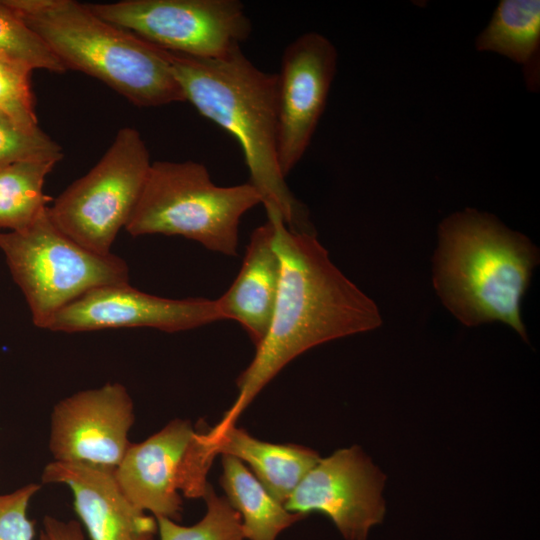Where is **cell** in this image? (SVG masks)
Masks as SVG:
<instances>
[{
	"label": "cell",
	"mask_w": 540,
	"mask_h": 540,
	"mask_svg": "<svg viewBox=\"0 0 540 540\" xmlns=\"http://www.w3.org/2000/svg\"><path fill=\"white\" fill-rule=\"evenodd\" d=\"M220 483L231 506L239 513L247 540H275L286 528L304 518L274 498L239 459L222 455Z\"/></svg>",
	"instance_id": "17"
},
{
	"label": "cell",
	"mask_w": 540,
	"mask_h": 540,
	"mask_svg": "<svg viewBox=\"0 0 540 540\" xmlns=\"http://www.w3.org/2000/svg\"><path fill=\"white\" fill-rule=\"evenodd\" d=\"M42 531L48 540H84L81 525L75 520L63 521L46 515Z\"/></svg>",
	"instance_id": "25"
},
{
	"label": "cell",
	"mask_w": 540,
	"mask_h": 540,
	"mask_svg": "<svg viewBox=\"0 0 540 540\" xmlns=\"http://www.w3.org/2000/svg\"><path fill=\"white\" fill-rule=\"evenodd\" d=\"M168 53L185 101L239 143L262 204L274 205L290 229L315 232L278 165L277 74L260 70L240 47L219 58Z\"/></svg>",
	"instance_id": "2"
},
{
	"label": "cell",
	"mask_w": 540,
	"mask_h": 540,
	"mask_svg": "<svg viewBox=\"0 0 540 540\" xmlns=\"http://www.w3.org/2000/svg\"><path fill=\"white\" fill-rule=\"evenodd\" d=\"M274 227L280 284L267 334L237 379L238 396L217 424L235 423L257 394L305 351L381 325L375 302L331 261L316 232L290 229L279 210L264 205Z\"/></svg>",
	"instance_id": "1"
},
{
	"label": "cell",
	"mask_w": 540,
	"mask_h": 540,
	"mask_svg": "<svg viewBox=\"0 0 540 540\" xmlns=\"http://www.w3.org/2000/svg\"><path fill=\"white\" fill-rule=\"evenodd\" d=\"M56 160H25L0 168V229L29 226L52 199L44 191Z\"/></svg>",
	"instance_id": "19"
},
{
	"label": "cell",
	"mask_w": 540,
	"mask_h": 540,
	"mask_svg": "<svg viewBox=\"0 0 540 540\" xmlns=\"http://www.w3.org/2000/svg\"><path fill=\"white\" fill-rule=\"evenodd\" d=\"M31 72L25 65L0 58V113L27 130L39 128Z\"/></svg>",
	"instance_id": "23"
},
{
	"label": "cell",
	"mask_w": 540,
	"mask_h": 540,
	"mask_svg": "<svg viewBox=\"0 0 540 540\" xmlns=\"http://www.w3.org/2000/svg\"><path fill=\"white\" fill-rule=\"evenodd\" d=\"M206 513L192 526H182L166 517H157L160 540H245L239 513L227 498L218 496L209 484L203 496Z\"/></svg>",
	"instance_id": "20"
},
{
	"label": "cell",
	"mask_w": 540,
	"mask_h": 540,
	"mask_svg": "<svg viewBox=\"0 0 540 540\" xmlns=\"http://www.w3.org/2000/svg\"><path fill=\"white\" fill-rule=\"evenodd\" d=\"M438 240L433 283L446 308L466 326L500 321L527 341L521 302L538 262L529 239L466 209L440 224Z\"/></svg>",
	"instance_id": "3"
},
{
	"label": "cell",
	"mask_w": 540,
	"mask_h": 540,
	"mask_svg": "<svg viewBox=\"0 0 540 540\" xmlns=\"http://www.w3.org/2000/svg\"><path fill=\"white\" fill-rule=\"evenodd\" d=\"M220 320L224 317L217 299H170L126 283L89 290L55 313L44 329L76 333L146 327L175 333Z\"/></svg>",
	"instance_id": "13"
},
{
	"label": "cell",
	"mask_w": 540,
	"mask_h": 540,
	"mask_svg": "<svg viewBox=\"0 0 540 540\" xmlns=\"http://www.w3.org/2000/svg\"><path fill=\"white\" fill-rule=\"evenodd\" d=\"M64 64L111 87L132 104L185 101L168 51L97 16L73 0H5Z\"/></svg>",
	"instance_id": "4"
},
{
	"label": "cell",
	"mask_w": 540,
	"mask_h": 540,
	"mask_svg": "<svg viewBox=\"0 0 540 540\" xmlns=\"http://www.w3.org/2000/svg\"><path fill=\"white\" fill-rule=\"evenodd\" d=\"M214 457L205 431L175 419L144 441L131 443L114 475L135 506L175 521L183 510L180 492L203 498Z\"/></svg>",
	"instance_id": "9"
},
{
	"label": "cell",
	"mask_w": 540,
	"mask_h": 540,
	"mask_svg": "<svg viewBox=\"0 0 540 540\" xmlns=\"http://www.w3.org/2000/svg\"><path fill=\"white\" fill-rule=\"evenodd\" d=\"M0 250L39 328L89 290L129 283L124 259L76 243L52 222L48 207L26 228L0 232Z\"/></svg>",
	"instance_id": "6"
},
{
	"label": "cell",
	"mask_w": 540,
	"mask_h": 540,
	"mask_svg": "<svg viewBox=\"0 0 540 540\" xmlns=\"http://www.w3.org/2000/svg\"><path fill=\"white\" fill-rule=\"evenodd\" d=\"M87 6L154 46L194 57H223L252 30L238 0H123Z\"/></svg>",
	"instance_id": "8"
},
{
	"label": "cell",
	"mask_w": 540,
	"mask_h": 540,
	"mask_svg": "<svg viewBox=\"0 0 540 540\" xmlns=\"http://www.w3.org/2000/svg\"><path fill=\"white\" fill-rule=\"evenodd\" d=\"M262 203L248 181L216 185L202 163L152 162L136 207L125 227L133 237L181 236L226 256H236L243 215Z\"/></svg>",
	"instance_id": "5"
},
{
	"label": "cell",
	"mask_w": 540,
	"mask_h": 540,
	"mask_svg": "<svg viewBox=\"0 0 540 540\" xmlns=\"http://www.w3.org/2000/svg\"><path fill=\"white\" fill-rule=\"evenodd\" d=\"M63 158L62 147L40 128L27 130L0 113V168L25 160Z\"/></svg>",
	"instance_id": "22"
},
{
	"label": "cell",
	"mask_w": 540,
	"mask_h": 540,
	"mask_svg": "<svg viewBox=\"0 0 540 540\" xmlns=\"http://www.w3.org/2000/svg\"><path fill=\"white\" fill-rule=\"evenodd\" d=\"M134 404L126 387L109 382L60 400L50 416L53 461L115 470L130 446Z\"/></svg>",
	"instance_id": "12"
},
{
	"label": "cell",
	"mask_w": 540,
	"mask_h": 540,
	"mask_svg": "<svg viewBox=\"0 0 540 540\" xmlns=\"http://www.w3.org/2000/svg\"><path fill=\"white\" fill-rule=\"evenodd\" d=\"M39 540H48L47 536L45 535V533L43 531H41Z\"/></svg>",
	"instance_id": "26"
},
{
	"label": "cell",
	"mask_w": 540,
	"mask_h": 540,
	"mask_svg": "<svg viewBox=\"0 0 540 540\" xmlns=\"http://www.w3.org/2000/svg\"><path fill=\"white\" fill-rule=\"evenodd\" d=\"M39 484H27L12 493L0 495V540H33L34 521L27 515L32 497Z\"/></svg>",
	"instance_id": "24"
},
{
	"label": "cell",
	"mask_w": 540,
	"mask_h": 540,
	"mask_svg": "<svg viewBox=\"0 0 540 540\" xmlns=\"http://www.w3.org/2000/svg\"><path fill=\"white\" fill-rule=\"evenodd\" d=\"M151 164L140 132L120 129L101 159L48 206L52 222L87 250L110 254L136 207Z\"/></svg>",
	"instance_id": "7"
},
{
	"label": "cell",
	"mask_w": 540,
	"mask_h": 540,
	"mask_svg": "<svg viewBox=\"0 0 540 540\" xmlns=\"http://www.w3.org/2000/svg\"><path fill=\"white\" fill-rule=\"evenodd\" d=\"M0 58L20 63L31 70L43 69L54 73L67 70L5 0H0Z\"/></svg>",
	"instance_id": "21"
},
{
	"label": "cell",
	"mask_w": 540,
	"mask_h": 540,
	"mask_svg": "<svg viewBox=\"0 0 540 540\" xmlns=\"http://www.w3.org/2000/svg\"><path fill=\"white\" fill-rule=\"evenodd\" d=\"M479 51L521 64L530 89L539 83L540 1L502 0L476 41Z\"/></svg>",
	"instance_id": "18"
},
{
	"label": "cell",
	"mask_w": 540,
	"mask_h": 540,
	"mask_svg": "<svg viewBox=\"0 0 540 540\" xmlns=\"http://www.w3.org/2000/svg\"><path fill=\"white\" fill-rule=\"evenodd\" d=\"M385 476L360 447L335 451L305 475L284 506L305 517L326 515L347 540H366L382 522Z\"/></svg>",
	"instance_id": "10"
},
{
	"label": "cell",
	"mask_w": 540,
	"mask_h": 540,
	"mask_svg": "<svg viewBox=\"0 0 540 540\" xmlns=\"http://www.w3.org/2000/svg\"><path fill=\"white\" fill-rule=\"evenodd\" d=\"M211 451L247 463L255 477L282 504L320 460L319 454L294 444H275L252 437L234 424L205 431Z\"/></svg>",
	"instance_id": "16"
},
{
	"label": "cell",
	"mask_w": 540,
	"mask_h": 540,
	"mask_svg": "<svg viewBox=\"0 0 540 540\" xmlns=\"http://www.w3.org/2000/svg\"><path fill=\"white\" fill-rule=\"evenodd\" d=\"M44 484H64L91 540H154L157 522L135 506L120 488L114 470L52 461L41 476Z\"/></svg>",
	"instance_id": "14"
},
{
	"label": "cell",
	"mask_w": 540,
	"mask_h": 540,
	"mask_svg": "<svg viewBox=\"0 0 540 540\" xmlns=\"http://www.w3.org/2000/svg\"><path fill=\"white\" fill-rule=\"evenodd\" d=\"M337 51L323 35L304 33L290 42L277 74V158L286 178L308 149L326 106Z\"/></svg>",
	"instance_id": "11"
},
{
	"label": "cell",
	"mask_w": 540,
	"mask_h": 540,
	"mask_svg": "<svg viewBox=\"0 0 540 540\" xmlns=\"http://www.w3.org/2000/svg\"><path fill=\"white\" fill-rule=\"evenodd\" d=\"M273 235L268 218L252 231L238 275L217 299L224 320L238 322L256 348L269 329L280 284L281 264Z\"/></svg>",
	"instance_id": "15"
}]
</instances>
